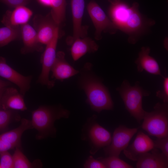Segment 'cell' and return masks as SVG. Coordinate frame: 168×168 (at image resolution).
<instances>
[{"mask_svg": "<svg viewBox=\"0 0 168 168\" xmlns=\"http://www.w3.org/2000/svg\"><path fill=\"white\" fill-rule=\"evenodd\" d=\"M110 3L109 17L118 30L128 35V40L130 44H136L155 23L153 20L140 13L137 2L131 6L120 0Z\"/></svg>", "mask_w": 168, "mask_h": 168, "instance_id": "cell-1", "label": "cell"}, {"mask_svg": "<svg viewBox=\"0 0 168 168\" xmlns=\"http://www.w3.org/2000/svg\"><path fill=\"white\" fill-rule=\"evenodd\" d=\"M91 64L87 63L79 71L78 83L85 92L86 102L91 109L98 113L103 110H110L113 103L107 88L92 71Z\"/></svg>", "mask_w": 168, "mask_h": 168, "instance_id": "cell-2", "label": "cell"}, {"mask_svg": "<svg viewBox=\"0 0 168 168\" xmlns=\"http://www.w3.org/2000/svg\"><path fill=\"white\" fill-rule=\"evenodd\" d=\"M70 114L69 110L60 106H42L33 111L31 122L33 128L38 131L36 138L40 139L54 136L56 132L55 121L68 118Z\"/></svg>", "mask_w": 168, "mask_h": 168, "instance_id": "cell-3", "label": "cell"}, {"mask_svg": "<svg viewBox=\"0 0 168 168\" xmlns=\"http://www.w3.org/2000/svg\"><path fill=\"white\" fill-rule=\"evenodd\" d=\"M126 110L131 115L140 123L143 120L145 111L142 105L143 96H148L150 92L144 90L137 82L131 86L129 82L124 80L121 86L117 88Z\"/></svg>", "mask_w": 168, "mask_h": 168, "instance_id": "cell-4", "label": "cell"}, {"mask_svg": "<svg viewBox=\"0 0 168 168\" xmlns=\"http://www.w3.org/2000/svg\"><path fill=\"white\" fill-rule=\"evenodd\" d=\"M142 128L157 138L168 136V103H158L150 112L146 111Z\"/></svg>", "mask_w": 168, "mask_h": 168, "instance_id": "cell-5", "label": "cell"}, {"mask_svg": "<svg viewBox=\"0 0 168 168\" xmlns=\"http://www.w3.org/2000/svg\"><path fill=\"white\" fill-rule=\"evenodd\" d=\"M96 118L94 115L88 120L82 136V139L88 141L91 148L90 152L92 155H94L101 148L108 146L112 139L110 133L97 122Z\"/></svg>", "mask_w": 168, "mask_h": 168, "instance_id": "cell-6", "label": "cell"}, {"mask_svg": "<svg viewBox=\"0 0 168 168\" xmlns=\"http://www.w3.org/2000/svg\"><path fill=\"white\" fill-rule=\"evenodd\" d=\"M87 10L95 28V38L97 40L102 38V32L111 35L118 30L104 12L95 1H91L87 6Z\"/></svg>", "mask_w": 168, "mask_h": 168, "instance_id": "cell-7", "label": "cell"}, {"mask_svg": "<svg viewBox=\"0 0 168 168\" xmlns=\"http://www.w3.org/2000/svg\"><path fill=\"white\" fill-rule=\"evenodd\" d=\"M59 37V29H58L52 39L46 45V47L41 59L42 70L37 82L42 85L46 86L49 88L53 87L55 84L54 81L49 80V75L56 57V49Z\"/></svg>", "mask_w": 168, "mask_h": 168, "instance_id": "cell-8", "label": "cell"}, {"mask_svg": "<svg viewBox=\"0 0 168 168\" xmlns=\"http://www.w3.org/2000/svg\"><path fill=\"white\" fill-rule=\"evenodd\" d=\"M138 129L129 128L122 125L117 128L114 131L110 144L103 148L105 154L119 157L121 152L128 146Z\"/></svg>", "mask_w": 168, "mask_h": 168, "instance_id": "cell-9", "label": "cell"}, {"mask_svg": "<svg viewBox=\"0 0 168 168\" xmlns=\"http://www.w3.org/2000/svg\"><path fill=\"white\" fill-rule=\"evenodd\" d=\"M33 27L40 42L46 45L53 38L59 26L51 17L50 13L46 16L35 15L33 19Z\"/></svg>", "mask_w": 168, "mask_h": 168, "instance_id": "cell-10", "label": "cell"}, {"mask_svg": "<svg viewBox=\"0 0 168 168\" xmlns=\"http://www.w3.org/2000/svg\"><path fill=\"white\" fill-rule=\"evenodd\" d=\"M0 76L18 86L20 92L23 96L30 89L32 77L25 76L20 74L8 65L5 58L1 56L0 57Z\"/></svg>", "mask_w": 168, "mask_h": 168, "instance_id": "cell-11", "label": "cell"}, {"mask_svg": "<svg viewBox=\"0 0 168 168\" xmlns=\"http://www.w3.org/2000/svg\"><path fill=\"white\" fill-rule=\"evenodd\" d=\"M153 148V141L148 135L139 131L133 143L123 150V153L128 159L137 161L141 155Z\"/></svg>", "mask_w": 168, "mask_h": 168, "instance_id": "cell-12", "label": "cell"}, {"mask_svg": "<svg viewBox=\"0 0 168 168\" xmlns=\"http://www.w3.org/2000/svg\"><path fill=\"white\" fill-rule=\"evenodd\" d=\"M73 22V35L67 40L71 45L76 39L86 36L87 28L82 25V20L84 12V0H71Z\"/></svg>", "mask_w": 168, "mask_h": 168, "instance_id": "cell-13", "label": "cell"}, {"mask_svg": "<svg viewBox=\"0 0 168 168\" xmlns=\"http://www.w3.org/2000/svg\"><path fill=\"white\" fill-rule=\"evenodd\" d=\"M33 14L32 11L25 6H20L12 11L7 10L4 15L1 22L5 26L20 27L27 23Z\"/></svg>", "mask_w": 168, "mask_h": 168, "instance_id": "cell-14", "label": "cell"}, {"mask_svg": "<svg viewBox=\"0 0 168 168\" xmlns=\"http://www.w3.org/2000/svg\"><path fill=\"white\" fill-rule=\"evenodd\" d=\"M149 151L140 156L137 161V168H168V157L155 148Z\"/></svg>", "mask_w": 168, "mask_h": 168, "instance_id": "cell-15", "label": "cell"}, {"mask_svg": "<svg viewBox=\"0 0 168 168\" xmlns=\"http://www.w3.org/2000/svg\"><path fill=\"white\" fill-rule=\"evenodd\" d=\"M21 39L23 46L21 49L25 54L35 51L41 52L43 50L42 44L39 42L37 33L34 28L28 23L20 26Z\"/></svg>", "mask_w": 168, "mask_h": 168, "instance_id": "cell-16", "label": "cell"}, {"mask_svg": "<svg viewBox=\"0 0 168 168\" xmlns=\"http://www.w3.org/2000/svg\"><path fill=\"white\" fill-rule=\"evenodd\" d=\"M51 71L52 73V78L61 81L75 76L79 72L68 63L65 59L64 53L62 51L56 53Z\"/></svg>", "mask_w": 168, "mask_h": 168, "instance_id": "cell-17", "label": "cell"}, {"mask_svg": "<svg viewBox=\"0 0 168 168\" xmlns=\"http://www.w3.org/2000/svg\"><path fill=\"white\" fill-rule=\"evenodd\" d=\"M150 50L148 46L141 48L138 57L135 61L137 70L141 72L144 70L150 73L162 76L157 61L149 55Z\"/></svg>", "mask_w": 168, "mask_h": 168, "instance_id": "cell-18", "label": "cell"}, {"mask_svg": "<svg viewBox=\"0 0 168 168\" xmlns=\"http://www.w3.org/2000/svg\"><path fill=\"white\" fill-rule=\"evenodd\" d=\"M23 96L16 88L8 87L2 93L1 105L4 110H26L27 108Z\"/></svg>", "mask_w": 168, "mask_h": 168, "instance_id": "cell-19", "label": "cell"}, {"mask_svg": "<svg viewBox=\"0 0 168 168\" xmlns=\"http://www.w3.org/2000/svg\"><path fill=\"white\" fill-rule=\"evenodd\" d=\"M71 45V54L75 61L87 53L96 52L99 48L98 45L94 40L86 36L76 39Z\"/></svg>", "mask_w": 168, "mask_h": 168, "instance_id": "cell-20", "label": "cell"}, {"mask_svg": "<svg viewBox=\"0 0 168 168\" xmlns=\"http://www.w3.org/2000/svg\"><path fill=\"white\" fill-rule=\"evenodd\" d=\"M33 128L31 121L23 119L18 127L0 135V139L10 142L19 147L21 145V137L23 133L27 130Z\"/></svg>", "mask_w": 168, "mask_h": 168, "instance_id": "cell-21", "label": "cell"}, {"mask_svg": "<svg viewBox=\"0 0 168 168\" xmlns=\"http://www.w3.org/2000/svg\"><path fill=\"white\" fill-rule=\"evenodd\" d=\"M21 39L20 26L0 28V47L4 46L12 41Z\"/></svg>", "mask_w": 168, "mask_h": 168, "instance_id": "cell-22", "label": "cell"}, {"mask_svg": "<svg viewBox=\"0 0 168 168\" xmlns=\"http://www.w3.org/2000/svg\"><path fill=\"white\" fill-rule=\"evenodd\" d=\"M50 14L55 22L59 26L65 18L66 0H51Z\"/></svg>", "mask_w": 168, "mask_h": 168, "instance_id": "cell-23", "label": "cell"}, {"mask_svg": "<svg viewBox=\"0 0 168 168\" xmlns=\"http://www.w3.org/2000/svg\"><path fill=\"white\" fill-rule=\"evenodd\" d=\"M97 159L101 161L106 168H132L133 166L119 158L114 156H109L103 158L100 157Z\"/></svg>", "mask_w": 168, "mask_h": 168, "instance_id": "cell-24", "label": "cell"}, {"mask_svg": "<svg viewBox=\"0 0 168 168\" xmlns=\"http://www.w3.org/2000/svg\"><path fill=\"white\" fill-rule=\"evenodd\" d=\"M14 168H29L34 167L36 164L32 163L19 148L16 147L12 155Z\"/></svg>", "mask_w": 168, "mask_h": 168, "instance_id": "cell-25", "label": "cell"}, {"mask_svg": "<svg viewBox=\"0 0 168 168\" xmlns=\"http://www.w3.org/2000/svg\"><path fill=\"white\" fill-rule=\"evenodd\" d=\"M13 115V112L11 110H0V131L7 127Z\"/></svg>", "mask_w": 168, "mask_h": 168, "instance_id": "cell-26", "label": "cell"}, {"mask_svg": "<svg viewBox=\"0 0 168 168\" xmlns=\"http://www.w3.org/2000/svg\"><path fill=\"white\" fill-rule=\"evenodd\" d=\"M157 138L153 141L154 147L161 150L164 155L168 157V136Z\"/></svg>", "mask_w": 168, "mask_h": 168, "instance_id": "cell-27", "label": "cell"}, {"mask_svg": "<svg viewBox=\"0 0 168 168\" xmlns=\"http://www.w3.org/2000/svg\"><path fill=\"white\" fill-rule=\"evenodd\" d=\"M0 165L1 168H13L12 156L6 151L0 154Z\"/></svg>", "mask_w": 168, "mask_h": 168, "instance_id": "cell-28", "label": "cell"}, {"mask_svg": "<svg viewBox=\"0 0 168 168\" xmlns=\"http://www.w3.org/2000/svg\"><path fill=\"white\" fill-rule=\"evenodd\" d=\"M162 89L156 92L157 97L162 100L164 103H168V77H163Z\"/></svg>", "mask_w": 168, "mask_h": 168, "instance_id": "cell-29", "label": "cell"}, {"mask_svg": "<svg viewBox=\"0 0 168 168\" xmlns=\"http://www.w3.org/2000/svg\"><path fill=\"white\" fill-rule=\"evenodd\" d=\"M84 167L85 168H106L101 161L94 159L91 156H90L86 160Z\"/></svg>", "mask_w": 168, "mask_h": 168, "instance_id": "cell-30", "label": "cell"}, {"mask_svg": "<svg viewBox=\"0 0 168 168\" xmlns=\"http://www.w3.org/2000/svg\"><path fill=\"white\" fill-rule=\"evenodd\" d=\"M30 0H0L8 6L15 8L20 6H25L28 4Z\"/></svg>", "mask_w": 168, "mask_h": 168, "instance_id": "cell-31", "label": "cell"}, {"mask_svg": "<svg viewBox=\"0 0 168 168\" xmlns=\"http://www.w3.org/2000/svg\"><path fill=\"white\" fill-rule=\"evenodd\" d=\"M16 147H18L12 143L0 139V154Z\"/></svg>", "mask_w": 168, "mask_h": 168, "instance_id": "cell-32", "label": "cell"}, {"mask_svg": "<svg viewBox=\"0 0 168 168\" xmlns=\"http://www.w3.org/2000/svg\"><path fill=\"white\" fill-rule=\"evenodd\" d=\"M11 84L10 82H7L0 79V97L1 98L4 91Z\"/></svg>", "mask_w": 168, "mask_h": 168, "instance_id": "cell-33", "label": "cell"}, {"mask_svg": "<svg viewBox=\"0 0 168 168\" xmlns=\"http://www.w3.org/2000/svg\"><path fill=\"white\" fill-rule=\"evenodd\" d=\"M42 5L46 7H51V0H37Z\"/></svg>", "mask_w": 168, "mask_h": 168, "instance_id": "cell-34", "label": "cell"}, {"mask_svg": "<svg viewBox=\"0 0 168 168\" xmlns=\"http://www.w3.org/2000/svg\"><path fill=\"white\" fill-rule=\"evenodd\" d=\"M167 38H165L164 41V47L166 50L167 49V50H168V45L167 44Z\"/></svg>", "mask_w": 168, "mask_h": 168, "instance_id": "cell-35", "label": "cell"}, {"mask_svg": "<svg viewBox=\"0 0 168 168\" xmlns=\"http://www.w3.org/2000/svg\"><path fill=\"white\" fill-rule=\"evenodd\" d=\"M115 0H108V1L110 2H112V1Z\"/></svg>", "mask_w": 168, "mask_h": 168, "instance_id": "cell-36", "label": "cell"}, {"mask_svg": "<svg viewBox=\"0 0 168 168\" xmlns=\"http://www.w3.org/2000/svg\"><path fill=\"white\" fill-rule=\"evenodd\" d=\"M1 97H0V106L1 105Z\"/></svg>", "mask_w": 168, "mask_h": 168, "instance_id": "cell-37", "label": "cell"}, {"mask_svg": "<svg viewBox=\"0 0 168 168\" xmlns=\"http://www.w3.org/2000/svg\"><path fill=\"white\" fill-rule=\"evenodd\" d=\"M0 168H1L0 165Z\"/></svg>", "mask_w": 168, "mask_h": 168, "instance_id": "cell-38", "label": "cell"}]
</instances>
